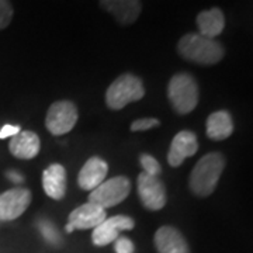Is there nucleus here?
Masks as SVG:
<instances>
[{"label": "nucleus", "mask_w": 253, "mask_h": 253, "mask_svg": "<svg viewBox=\"0 0 253 253\" xmlns=\"http://www.w3.org/2000/svg\"><path fill=\"white\" fill-rule=\"evenodd\" d=\"M42 189L52 200H62L66 194V170L62 165L52 163L42 172Z\"/></svg>", "instance_id": "obj_14"}, {"label": "nucleus", "mask_w": 253, "mask_h": 253, "mask_svg": "<svg viewBox=\"0 0 253 253\" xmlns=\"http://www.w3.org/2000/svg\"><path fill=\"white\" fill-rule=\"evenodd\" d=\"M197 26H199L200 36L214 40L225 28V17H224L222 10L214 7V9L201 11L197 16Z\"/></svg>", "instance_id": "obj_18"}, {"label": "nucleus", "mask_w": 253, "mask_h": 253, "mask_svg": "<svg viewBox=\"0 0 253 253\" xmlns=\"http://www.w3.org/2000/svg\"><path fill=\"white\" fill-rule=\"evenodd\" d=\"M100 6L111 13L121 24L135 23L142 9V3L138 0H103Z\"/></svg>", "instance_id": "obj_15"}, {"label": "nucleus", "mask_w": 253, "mask_h": 253, "mask_svg": "<svg viewBox=\"0 0 253 253\" xmlns=\"http://www.w3.org/2000/svg\"><path fill=\"white\" fill-rule=\"evenodd\" d=\"M207 136L212 141H224L234 132V121L225 110H219L207 118Z\"/></svg>", "instance_id": "obj_17"}, {"label": "nucleus", "mask_w": 253, "mask_h": 253, "mask_svg": "<svg viewBox=\"0 0 253 253\" xmlns=\"http://www.w3.org/2000/svg\"><path fill=\"white\" fill-rule=\"evenodd\" d=\"M155 248L158 253H190V248L179 229L162 226L155 234Z\"/></svg>", "instance_id": "obj_13"}, {"label": "nucleus", "mask_w": 253, "mask_h": 253, "mask_svg": "<svg viewBox=\"0 0 253 253\" xmlns=\"http://www.w3.org/2000/svg\"><path fill=\"white\" fill-rule=\"evenodd\" d=\"M225 169V158L219 152H211L200 159L190 173L191 191L199 197H208L215 187Z\"/></svg>", "instance_id": "obj_1"}, {"label": "nucleus", "mask_w": 253, "mask_h": 253, "mask_svg": "<svg viewBox=\"0 0 253 253\" xmlns=\"http://www.w3.org/2000/svg\"><path fill=\"white\" fill-rule=\"evenodd\" d=\"M6 176H7V179H9L11 183H14V184H21V183L24 181V176H23L21 173L16 172V170H9V172L6 173Z\"/></svg>", "instance_id": "obj_25"}, {"label": "nucleus", "mask_w": 253, "mask_h": 253, "mask_svg": "<svg viewBox=\"0 0 253 253\" xmlns=\"http://www.w3.org/2000/svg\"><path fill=\"white\" fill-rule=\"evenodd\" d=\"M114 242H116V245H114L116 253H134L135 252L134 244H132V242H131V239H128V238H117Z\"/></svg>", "instance_id": "obj_23"}, {"label": "nucleus", "mask_w": 253, "mask_h": 253, "mask_svg": "<svg viewBox=\"0 0 253 253\" xmlns=\"http://www.w3.org/2000/svg\"><path fill=\"white\" fill-rule=\"evenodd\" d=\"M109 172V166L99 156H93L83 165L78 174V183L82 190L93 191L104 181Z\"/></svg>", "instance_id": "obj_12"}, {"label": "nucleus", "mask_w": 253, "mask_h": 253, "mask_svg": "<svg viewBox=\"0 0 253 253\" xmlns=\"http://www.w3.org/2000/svg\"><path fill=\"white\" fill-rule=\"evenodd\" d=\"M139 162H141V166L144 168V173L146 174H149V176H155V177H158V174L161 173V165L159 162L155 159L154 156H151V155H141V158H139Z\"/></svg>", "instance_id": "obj_20"}, {"label": "nucleus", "mask_w": 253, "mask_h": 253, "mask_svg": "<svg viewBox=\"0 0 253 253\" xmlns=\"http://www.w3.org/2000/svg\"><path fill=\"white\" fill-rule=\"evenodd\" d=\"M78 109L69 100H59L51 104L45 117L46 129L52 135H65L78 123Z\"/></svg>", "instance_id": "obj_6"}, {"label": "nucleus", "mask_w": 253, "mask_h": 253, "mask_svg": "<svg viewBox=\"0 0 253 253\" xmlns=\"http://www.w3.org/2000/svg\"><path fill=\"white\" fill-rule=\"evenodd\" d=\"M41 148L40 138L33 131H20L9 142V151L18 159H34Z\"/></svg>", "instance_id": "obj_16"}, {"label": "nucleus", "mask_w": 253, "mask_h": 253, "mask_svg": "<svg viewBox=\"0 0 253 253\" xmlns=\"http://www.w3.org/2000/svg\"><path fill=\"white\" fill-rule=\"evenodd\" d=\"M168 97L179 114H189L197 107L199 86L189 73H176L168 84Z\"/></svg>", "instance_id": "obj_3"}, {"label": "nucleus", "mask_w": 253, "mask_h": 253, "mask_svg": "<svg viewBox=\"0 0 253 253\" xmlns=\"http://www.w3.org/2000/svg\"><path fill=\"white\" fill-rule=\"evenodd\" d=\"M106 218V210L87 201L81 207L75 208L69 214L65 231L68 234H72L75 229H94Z\"/></svg>", "instance_id": "obj_10"}, {"label": "nucleus", "mask_w": 253, "mask_h": 253, "mask_svg": "<svg viewBox=\"0 0 253 253\" xmlns=\"http://www.w3.org/2000/svg\"><path fill=\"white\" fill-rule=\"evenodd\" d=\"M138 194L146 210L159 211L166 206V187L159 177L141 173L138 176Z\"/></svg>", "instance_id": "obj_7"}, {"label": "nucleus", "mask_w": 253, "mask_h": 253, "mask_svg": "<svg viewBox=\"0 0 253 253\" xmlns=\"http://www.w3.org/2000/svg\"><path fill=\"white\" fill-rule=\"evenodd\" d=\"M199 151V142L197 136L191 131H180L177 135L173 138L169 154H168V162L172 168H179L184 159L190 156H194Z\"/></svg>", "instance_id": "obj_11"}, {"label": "nucleus", "mask_w": 253, "mask_h": 253, "mask_svg": "<svg viewBox=\"0 0 253 253\" xmlns=\"http://www.w3.org/2000/svg\"><path fill=\"white\" fill-rule=\"evenodd\" d=\"M145 96L142 81L135 75L124 73L113 82L106 91V103L111 110H121L126 104L141 100Z\"/></svg>", "instance_id": "obj_4"}, {"label": "nucleus", "mask_w": 253, "mask_h": 253, "mask_svg": "<svg viewBox=\"0 0 253 253\" xmlns=\"http://www.w3.org/2000/svg\"><path fill=\"white\" fill-rule=\"evenodd\" d=\"M177 51L184 59L200 65H215L225 55L224 46L217 40L207 38L196 33L181 37Z\"/></svg>", "instance_id": "obj_2"}, {"label": "nucleus", "mask_w": 253, "mask_h": 253, "mask_svg": "<svg viewBox=\"0 0 253 253\" xmlns=\"http://www.w3.org/2000/svg\"><path fill=\"white\" fill-rule=\"evenodd\" d=\"M134 226H135L134 219L126 215H114L111 218H106L100 225L93 229L91 241L96 246H107L117 239L121 231H131Z\"/></svg>", "instance_id": "obj_9"}, {"label": "nucleus", "mask_w": 253, "mask_h": 253, "mask_svg": "<svg viewBox=\"0 0 253 253\" xmlns=\"http://www.w3.org/2000/svg\"><path fill=\"white\" fill-rule=\"evenodd\" d=\"M161 124V121L158 118H139L135 120L132 124H131V131H146V129H151L154 126H158Z\"/></svg>", "instance_id": "obj_22"}, {"label": "nucleus", "mask_w": 253, "mask_h": 253, "mask_svg": "<svg viewBox=\"0 0 253 253\" xmlns=\"http://www.w3.org/2000/svg\"><path fill=\"white\" fill-rule=\"evenodd\" d=\"M31 203V191L14 187L0 194V221H13L21 217Z\"/></svg>", "instance_id": "obj_8"}, {"label": "nucleus", "mask_w": 253, "mask_h": 253, "mask_svg": "<svg viewBox=\"0 0 253 253\" xmlns=\"http://www.w3.org/2000/svg\"><path fill=\"white\" fill-rule=\"evenodd\" d=\"M131 191V181L126 176H116L107 181H103L99 187L90 191L89 203L106 210L118 206L128 197Z\"/></svg>", "instance_id": "obj_5"}, {"label": "nucleus", "mask_w": 253, "mask_h": 253, "mask_svg": "<svg viewBox=\"0 0 253 253\" xmlns=\"http://www.w3.org/2000/svg\"><path fill=\"white\" fill-rule=\"evenodd\" d=\"M13 20V7L9 1L6 0H0V30L9 26Z\"/></svg>", "instance_id": "obj_21"}, {"label": "nucleus", "mask_w": 253, "mask_h": 253, "mask_svg": "<svg viewBox=\"0 0 253 253\" xmlns=\"http://www.w3.org/2000/svg\"><path fill=\"white\" fill-rule=\"evenodd\" d=\"M21 131V128L18 126H11V124H6L0 128V139H4V138H13L16 136Z\"/></svg>", "instance_id": "obj_24"}, {"label": "nucleus", "mask_w": 253, "mask_h": 253, "mask_svg": "<svg viewBox=\"0 0 253 253\" xmlns=\"http://www.w3.org/2000/svg\"><path fill=\"white\" fill-rule=\"evenodd\" d=\"M37 226H38L42 238L48 244L52 245V246H61L62 245V236L59 234L58 228L49 219H40Z\"/></svg>", "instance_id": "obj_19"}]
</instances>
